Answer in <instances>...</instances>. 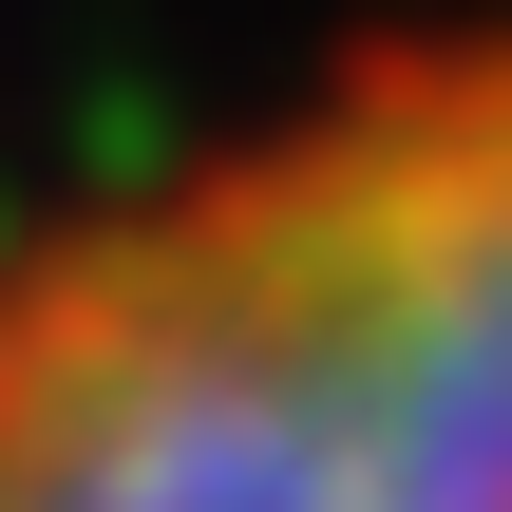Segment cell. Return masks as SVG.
Returning <instances> with one entry per match:
<instances>
[{
	"instance_id": "obj_1",
	"label": "cell",
	"mask_w": 512,
	"mask_h": 512,
	"mask_svg": "<svg viewBox=\"0 0 512 512\" xmlns=\"http://www.w3.org/2000/svg\"><path fill=\"white\" fill-rule=\"evenodd\" d=\"M0 512H512V19L19 247Z\"/></svg>"
}]
</instances>
